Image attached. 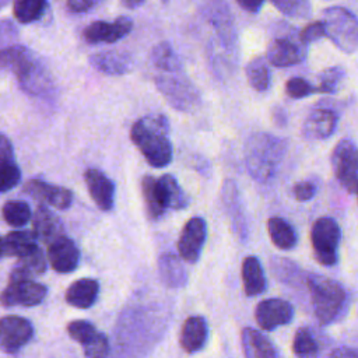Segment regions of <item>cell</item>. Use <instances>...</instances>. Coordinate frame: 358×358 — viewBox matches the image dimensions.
<instances>
[{
	"label": "cell",
	"mask_w": 358,
	"mask_h": 358,
	"mask_svg": "<svg viewBox=\"0 0 358 358\" xmlns=\"http://www.w3.org/2000/svg\"><path fill=\"white\" fill-rule=\"evenodd\" d=\"M284 15L305 20L312 14V7L309 0H270Z\"/></svg>",
	"instance_id": "obj_40"
},
{
	"label": "cell",
	"mask_w": 358,
	"mask_h": 358,
	"mask_svg": "<svg viewBox=\"0 0 358 358\" xmlns=\"http://www.w3.org/2000/svg\"><path fill=\"white\" fill-rule=\"evenodd\" d=\"M0 67L14 73L20 87L31 95H43L52 87L50 74L42 60L22 45L0 49Z\"/></svg>",
	"instance_id": "obj_3"
},
{
	"label": "cell",
	"mask_w": 358,
	"mask_h": 358,
	"mask_svg": "<svg viewBox=\"0 0 358 358\" xmlns=\"http://www.w3.org/2000/svg\"><path fill=\"white\" fill-rule=\"evenodd\" d=\"M330 358H358V352L350 347H340L331 352Z\"/></svg>",
	"instance_id": "obj_49"
},
{
	"label": "cell",
	"mask_w": 358,
	"mask_h": 358,
	"mask_svg": "<svg viewBox=\"0 0 358 358\" xmlns=\"http://www.w3.org/2000/svg\"><path fill=\"white\" fill-rule=\"evenodd\" d=\"M46 294V287L36 281H8V285L0 292V305L4 308L36 306L45 299Z\"/></svg>",
	"instance_id": "obj_12"
},
{
	"label": "cell",
	"mask_w": 358,
	"mask_h": 358,
	"mask_svg": "<svg viewBox=\"0 0 358 358\" xmlns=\"http://www.w3.org/2000/svg\"><path fill=\"white\" fill-rule=\"evenodd\" d=\"M352 193L357 196V199H358V182H357V185L354 186V189H352Z\"/></svg>",
	"instance_id": "obj_54"
},
{
	"label": "cell",
	"mask_w": 358,
	"mask_h": 358,
	"mask_svg": "<svg viewBox=\"0 0 358 358\" xmlns=\"http://www.w3.org/2000/svg\"><path fill=\"white\" fill-rule=\"evenodd\" d=\"M34 337L32 323L21 316H4L0 319V350L15 354Z\"/></svg>",
	"instance_id": "obj_11"
},
{
	"label": "cell",
	"mask_w": 358,
	"mask_h": 358,
	"mask_svg": "<svg viewBox=\"0 0 358 358\" xmlns=\"http://www.w3.org/2000/svg\"><path fill=\"white\" fill-rule=\"evenodd\" d=\"M161 1H164V3H166V1H168V0H161Z\"/></svg>",
	"instance_id": "obj_56"
},
{
	"label": "cell",
	"mask_w": 358,
	"mask_h": 358,
	"mask_svg": "<svg viewBox=\"0 0 358 358\" xmlns=\"http://www.w3.org/2000/svg\"><path fill=\"white\" fill-rule=\"evenodd\" d=\"M292 350L298 358H317L319 355V344L306 327H301L295 331Z\"/></svg>",
	"instance_id": "obj_38"
},
{
	"label": "cell",
	"mask_w": 358,
	"mask_h": 358,
	"mask_svg": "<svg viewBox=\"0 0 358 358\" xmlns=\"http://www.w3.org/2000/svg\"><path fill=\"white\" fill-rule=\"evenodd\" d=\"M255 317L263 330L271 331L292 320L294 306L288 301L280 298L264 299L256 306Z\"/></svg>",
	"instance_id": "obj_15"
},
{
	"label": "cell",
	"mask_w": 358,
	"mask_h": 358,
	"mask_svg": "<svg viewBox=\"0 0 358 358\" xmlns=\"http://www.w3.org/2000/svg\"><path fill=\"white\" fill-rule=\"evenodd\" d=\"M317 192V185L316 182L310 180V179H305V180H299L292 187V193H294V197L298 200V201H308L310 199L315 197Z\"/></svg>",
	"instance_id": "obj_43"
},
{
	"label": "cell",
	"mask_w": 358,
	"mask_h": 358,
	"mask_svg": "<svg viewBox=\"0 0 358 358\" xmlns=\"http://www.w3.org/2000/svg\"><path fill=\"white\" fill-rule=\"evenodd\" d=\"M0 159L14 161V148L8 137L0 133Z\"/></svg>",
	"instance_id": "obj_46"
},
{
	"label": "cell",
	"mask_w": 358,
	"mask_h": 358,
	"mask_svg": "<svg viewBox=\"0 0 358 358\" xmlns=\"http://www.w3.org/2000/svg\"><path fill=\"white\" fill-rule=\"evenodd\" d=\"M48 8V0H14L13 13L18 22L31 24L42 18Z\"/></svg>",
	"instance_id": "obj_35"
},
{
	"label": "cell",
	"mask_w": 358,
	"mask_h": 358,
	"mask_svg": "<svg viewBox=\"0 0 358 358\" xmlns=\"http://www.w3.org/2000/svg\"><path fill=\"white\" fill-rule=\"evenodd\" d=\"M241 340L245 358H277L274 345L260 331L252 327H245Z\"/></svg>",
	"instance_id": "obj_29"
},
{
	"label": "cell",
	"mask_w": 358,
	"mask_h": 358,
	"mask_svg": "<svg viewBox=\"0 0 358 358\" xmlns=\"http://www.w3.org/2000/svg\"><path fill=\"white\" fill-rule=\"evenodd\" d=\"M194 166H196V169L199 171V172H201V173H206L207 171H208V161H206L203 157H196L194 158Z\"/></svg>",
	"instance_id": "obj_51"
},
{
	"label": "cell",
	"mask_w": 358,
	"mask_h": 358,
	"mask_svg": "<svg viewBox=\"0 0 358 358\" xmlns=\"http://www.w3.org/2000/svg\"><path fill=\"white\" fill-rule=\"evenodd\" d=\"M299 36H301V39H302L306 45H309L310 42H315V41H317V39L326 36V35H324V27H323L322 20H319V21H312V22H309L308 25H305L303 29L299 32Z\"/></svg>",
	"instance_id": "obj_44"
},
{
	"label": "cell",
	"mask_w": 358,
	"mask_h": 358,
	"mask_svg": "<svg viewBox=\"0 0 358 358\" xmlns=\"http://www.w3.org/2000/svg\"><path fill=\"white\" fill-rule=\"evenodd\" d=\"M8 1H10V0H0V8H3Z\"/></svg>",
	"instance_id": "obj_55"
},
{
	"label": "cell",
	"mask_w": 358,
	"mask_h": 358,
	"mask_svg": "<svg viewBox=\"0 0 358 358\" xmlns=\"http://www.w3.org/2000/svg\"><path fill=\"white\" fill-rule=\"evenodd\" d=\"M158 273L161 281L169 288H182L187 282V271L183 266V260L171 252L159 256Z\"/></svg>",
	"instance_id": "obj_28"
},
{
	"label": "cell",
	"mask_w": 358,
	"mask_h": 358,
	"mask_svg": "<svg viewBox=\"0 0 358 358\" xmlns=\"http://www.w3.org/2000/svg\"><path fill=\"white\" fill-rule=\"evenodd\" d=\"M208 327L201 316H190L185 320L182 330H180V345L182 348L189 352H197L200 351L206 341H207Z\"/></svg>",
	"instance_id": "obj_26"
},
{
	"label": "cell",
	"mask_w": 358,
	"mask_h": 358,
	"mask_svg": "<svg viewBox=\"0 0 358 358\" xmlns=\"http://www.w3.org/2000/svg\"><path fill=\"white\" fill-rule=\"evenodd\" d=\"M24 192L39 204H48L57 210H66L73 203V193L63 186L50 185L41 179H31L24 185Z\"/></svg>",
	"instance_id": "obj_16"
},
{
	"label": "cell",
	"mask_w": 358,
	"mask_h": 358,
	"mask_svg": "<svg viewBox=\"0 0 358 358\" xmlns=\"http://www.w3.org/2000/svg\"><path fill=\"white\" fill-rule=\"evenodd\" d=\"M288 141L266 131L249 136L245 143V164L249 175L259 183L270 182L287 154Z\"/></svg>",
	"instance_id": "obj_2"
},
{
	"label": "cell",
	"mask_w": 358,
	"mask_h": 358,
	"mask_svg": "<svg viewBox=\"0 0 358 358\" xmlns=\"http://www.w3.org/2000/svg\"><path fill=\"white\" fill-rule=\"evenodd\" d=\"M46 259L53 270L66 274L77 268L80 263V250L70 238L63 235L48 245Z\"/></svg>",
	"instance_id": "obj_18"
},
{
	"label": "cell",
	"mask_w": 358,
	"mask_h": 358,
	"mask_svg": "<svg viewBox=\"0 0 358 358\" xmlns=\"http://www.w3.org/2000/svg\"><path fill=\"white\" fill-rule=\"evenodd\" d=\"M271 116H273V122L277 126H285L287 124V112L282 108L274 106Z\"/></svg>",
	"instance_id": "obj_50"
},
{
	"label": "cell",
	"mask_w": 358,
	"mask_h": 358,
	"mask_svg": "<svg viewBox=\"0 0 358 358\" xmlns=\"http://www.w3.org/2000/svg\"><path fill=\"white\" fill-rule=\"evenodd\" d=\"M285 92L292 99H302L315 94L316 87L302 77H292L285 83Z\"/></svg>",
	"instance_id": "obj_42"
},
{
	"label": "cell",
	"mask_w": 358,
	"mask_h": 358,
	"mask_svg": "<svg viewBox=\"0 0 358 358\" xmlns=\"http://www.w3.org/2000/svg\"><path fill=\"white\" fill-rule=\"evenodd\" d=\"M236 3L248 13L256 14L262 10L264 0H236Z\"/></svg>",
	"instance_id": "obj_48"
},
{
	"label": "cell",
	"mask_w": 358,
	"mask_h": 358,
	"mask_svg": "<svg viewBox=\"0 0 358 358\" xmlns=\"http://www.w3.org/2000/svg\"><path fill=\"white\" fill-rule=\"evenodd\" d=\"M207 238V224L201 217H192L182 228L178 239V252L180 259L187 263H196L201 255Z\"/></svg>",
	"instance_id": "obj_13"
},
{
	"label": "cell",
	"mask_w": 358,
	"mask_h": 358,
	"mask_svg": "<svg viewBox=\"0 0 358 358\" xmlns=\"http://www.w3.org/2000/svg\"><path fill=\"white\" fill-rule=\"evenodd\" d=\"M133 57L123 50H103L90 56V64L106 76H123L133 67Z\"/></svg>",
	"instance_id": "obj_22"
},
{
	"label": "cell",
	"mask_w": 358,
	"mask_h": 358,
	"mask_svg": "<svg viewBox=\"0 0 358 358\" xmlns=\"http://www.w3.org/2000/svg\"><path fill=\"white\" fill-rule=\"evenodd\" d=\"M308 48L299 32H289L271 39L266 48V60L274 67H291L302 63L308 56Z\"/></svg>",
	"instance_id": "obj_8"
},
{
	"label": "cell",
	"mask_w": 358,
	"mask_h": 358,
	"mask_svg": "<svg viewBox=\"0 0 358 358\" xmlns=\"http://www.w3.org/2000/svg\"><path fill=\"white\" fill-rule=\"evenodd\" d=\"M4 256V243H3V238H0V259Z\"/></svg>",
	"instance_id": "obj_53"
},
{
	"label": "cell",
	"mask_w": 358,
	"mask_h": 358,
	"mask_svg": "<svg viewBox=\"0 0 358 358\" xmlns=\"http://www.w3.org/2000/svg\"><path fill=\"white\" fill-rule=\"evenodd\" d=\"M70 337L83 345V352L87 358H106L109 354L108 337L98 331L88 320H73L67 324Z\"/></svg>",
	"instance_id": "obj_10"
},
{
	"label": "cell",
	"mask_w": 358,
	"mask_h": 358,
	"mask_svg": "<svg viewBox=\"0 0 358 358\" xmlns=\"http://www.w3.org/2000/svg\"><path fill=\"white\" fill-rule=\"evenodd\" d=\"M101 0H67V8L71 13H87L94 8Z\"/></svg>",
	"instance_id": "obj_45"
},
{
	"label": "cell",
	"mask_w": 358,
	"mask_h": 358,
	"mask_svg": "<svg viewBox=\"0 0 358 358\" xmlns=\"http://www.w3.org/2000/svg\"><path fill=\"white\" fill-rule=\"evenodd\" d=\"M6 256H24L32 252L36 246V238L32 231H11L3 239Z\"/></svg>",
	"instance_id": "obj_33"
},
{
	"label": "cell",
	"mask_w": 358,
	"mask_h": 358,
	"mask_svg": "<svg viewBox=\"0 0 358 358\" xmlns=\"http://www.w3.org/2000/svg\"><path fill=\"white\" fill-rule=\"evenodd\" d=\"M133 28V21L129 17L120 15L113 22L94 21L87 25L83 31V38L90 45L96 43H115L119 39L130 34Z\"/></svg>",
	"instance_id": "obj_14"
},
{
	"label": "cell",
	"mask_w": 358,
	"mask_h": 358,
	"mask_svg": "<svg viewBox=\"0 0 358 358\" xmlns=\"http://www.w3.org/2000/svg\"><path fill=\"white\" fill-rule=\"evenodd\" d=\"M130 138L152 168L159 169L171 164L173 148L165 115L152 113L136 120L130 129Z\"/></svg>",
	"instance_id": "obj_1"
},
{
	"label": "cell",
	"mask_w": 358,
	"mask_h": 358,
	"mask_svg": "<svg viewBox=\"0 0 358 358\" xmlns=\"http://www.w3.org/2000/svg\"><path fill=\"white\" fill-rule=\"evenodd\" d=\"M32 234L36 241L49 245L64 235V228L60 218L53 211H50L45 204H39L32 215Z\"/></svg>",
	"instance_id": "obj_21"
},
{
	"label": "cell",
	"mask_w": 358,
	"mask_h": 358,
	"mask_svg": "<svg viewBox=\"0 0 358 358\" xmlns=\"http://www.w3.org/2000/svg\"><path fill=\"white\" fill-rule=\"evenodd\" d=\"M99 294V282L94 278H80L66 291V302L78 309L91 308Z\"/></svg>",
	"instance_id": "obj_27"
},
{
	"label": "cell",
	"mask_w": 358,
	"mask_h": 358,
	"mask_svg": "<svg viewBox=\"0 0 358 358\" xmlns=\"http://www.w3.org/2000/svg\"><path fill=\"white\" fill-rule=\"evenodd\" d=\"M1 213L4 221L15 228L24 227L32 218L31 207L28 206V203L21 200H10L4 203Z\"/></svg>",
	"instance_id": "obj_37"
},
{
	"label": "cell",
	"mask_w": 358,
	"mask_h": 358,
	"mask_svg": "<svg viewBox=\"0 0 358 358\" xmlns=\"http://www.w3.org/2000/svg\"><path fill=\"white\" fill-rule=\"evenodd\" d=\"M267 231L271 242L282 250L292 249L296 245L298 236L294 227L281 217H271L267 221Z\"/></svg>",
	"instance_id": "obj_31"
},
{
	"label": "cell",
	"mask_w": 358,
	"mask_h": 358,
	"mask_svg": "<svg viewBox=\"0 0 358 358\" xmlns=\"http://www.w3.org/2000/svg\"><path fill=\"white\" fill-rule=\"evenodd\" d=\"M154 84L165 101L179 112L193 113L201 105L197 87L183 73H161L155 76Z\"/></svg>",
	"instance_id": "obj_6"
},
{
	"label": "cell",
	"mask_w": 358,
	"mask_h": 358,
	"mask_svg": "<svg viewBox=\"0 0 358 358\" xmlns=\"http://www.w3.org/2000/svg\"><path fill=\"white\" fill-rule=\"evenodd\" d=\"M242 281L248 296H255L266 291L267 281L260 260L256 256H248L242 262Z\"/></svg>",
	"instance_id": "obj_30"
},
{
	"label": "cell",
	"mask_w": 358,
	"mask_h": 358,
	"mask_svg": "<svg viewBox=\"0 0 358 358\" xmlns=\"http://www.w3.org/2000/svg\"><path fill=\"white\" fill-rule=\"evenodd\" d=\"M141 192H143V199L145 203L148 217L151 220H159L166 211L159 201V196L157 192V178L151 175H145L141 179Z\"/></svg>",
	"instance_id": "obj_36"
},
{
	"label": "cell",
	"mask_w": 358,
	"mask_h": 358,
	"mask_svg": "<svg viewBox=\"0 0 358 358\" xmlns=\"http://www.w3.org/2000/svg\"><path fill=\"white\" fill-rule=\"evenodd\" d=\"M84 180L88 193L98 208L109 211L115 204V185L113 182L99 169L88 168L84 172Z\"/></svg>",
	"instance_id": "obj_19"
},
{
	"label": "cell",
	"mask_w": 358,
	"mask_h": 358,
	"mask_svg": "<svg viewBox=\"0 0 358 358\" xmlns=\"http://www.w3.org/2000/svg\"><path fill=\"white\" fill-rule=\"evenodd\" d=\"M208 20L214 25L221 42L227 50H232L236 45V32L231 18V13L222 0H213L208 4Z\"/></svg>",
	"instance_id": "obj_23"
},
{
	"label": "cell",
	"mask_w": 358,
	"mask_h": 358,
	"mask_svg": "<svg viewBox=\"0 0 358 358\" xmlns=\"http://www.w3.org/2000/svg\"><path fill=\"white\" fill-rule=\"evenodd\" d=\"M221 197L222 203L228 211V215L231 217L232 228L234 232L245 241L248 236V224H246V217L242 208L241 203V196L236 183L232 179H225L221 186Z\"/></svg>",
	"instance_id": "obj_20"
},
{
	"label": "cell",
	"mask_w": 358,
	"mask_h": 358,
	"mask_svg": "<svg viewBox=\"0 0 358 358\" xmlns=\"http://www.w3.org/2000/svg\"><path fill=\"white\" fill-rule=\"evenodd\" d=\"M331 169L336 179L352 193L358 182V145L351 138L340 140L331 152Z\"/></svg>",
	"instance_id": "obj_9"
},
{
	"label": "cell",
	"mask_w": 358,
	"mask_h": 358,
	"mask_svg": "<svg viewBox=\"0 0 358 358\" xmlns=\"http://www.w3.org/2000/svg\"><path fill=\"white\" fill-rule=\"evenodd\" d=\"M324 35L337 49L347 55L358 52V18L341 6L327 7L322 11Z\"/></svg>",
	"instance_id": "obj_5"
},
{
	"label": "cell",
	"mask_w": 358,
	"mask_h": 358,
	"mask_svg": "<svg viewBox=\"0 0 358 358\" xmlns=\"http://www.w3.org/2000/svg\"><path fill=\"white\" fill-rule=\"evenodd\" d=\"M306 285L316 319L322 324L334 322L347 302V292L343 285L320 274H309Z\"/></svg>",
	"instance_id": "obj_4"
},
{
	"label": "cell",
	"mask_w": 358,
	"mask_h": 358,
	"mask_svg": "<svg viewBox=\"0 0 358 358\" xmlns=\"http://www.w3.org/2000/svg\"><path fill=\"white\" fill-rule=\"evenodd\" d=\"M21 180V171L15 161L0 159V193L15 187Z\"/></svg>",
	"instance_id": "obj_41"
},
{
	"label": "cell",
	"mask_w": 358,
	"mask_h": 358,
	"mask_svg": "<svg viewBox=\"0 0 358 358\" xmlns=\"http://www.w3.org/2000/svg\"><path fill=\"white\" fill-rule=\"evenodd\" d=\"M344 77H345V70L341 66H330L322 70L317 76L316 92L329 94V95L336 94Z\"/></svg>",
	"instance_id": "obj_39"
},
{
	"label": "cell",
	"mask_w": 358,
	"mask_h": 358,
	"mask_svg": "<svg viewBox=\"0 0 358 358\" xmlns=\"http://www.w3.org/2000/svg\"><path fill=\"white\" fill-rule=\"evenodd\" d=\"M17 35L15 27L10 21H0V43L13 39Z\"/></svg>",
	"instance_id": "obj_47"
},
{
	"label": "cell",
	"mask_w": 358,
	"mask_h": 358,
	"mask_svg": "<svg viewBox=\"0 0 358 358\" xmlns=\"http://www.w3.org/2000/svg\"><path fill=\"white\" fill-rule=\"evenodd\" d=\"M48 267V259L42 249L35 248L32 252L20 256L10 271V281H34V278L41 277Z\"/></svg>",
	"instance_id": "obj_24"
},
{
	"label": "cell",
	"mask_w": 358,
	"mask_h": 358,
	"mask_svg": "<svg viewBox=\"0 0 358 358\" xmlns=\"http://www.w3.org/2000/svg\"><path fill=\"white\" fill-rule=\"evenodd\" d=\"M245 74L250 87L259 92H264L270 88L271 76L264 56H255L249 60L245 69Z\"/></svg>",
	"instance_id": "obj_34"
},
{
	"label": "cell",
	"mask_w": 358,
	"mask_h": 358,
	"mask_svg": "<svg viewBox=\"0 0 358 358\" xmlns=\"http://www.w3.org/2000/svg\"><path fill=\"white\" fill-rule=\"evenodd\" d=\"M152 64L164 73H182V60L166 41L158 42L151 50Z\"/></svg>",
	"instance_id": "obj_32"
},
{
	"label": "cell",
	"mask_w": 358,
	"mask_h": 358,
	"mask_svg": "<svg viewBox=\"0 0 358 358\" xmlns=\"http://www.w3.org/2000/svg\"><path fill=\"white\" fill-rule=\"evenodd\" d=\"M157 192L165 211L183 210L189 206V196L180 187L176 178L169 173H165L157 179Z\"/></svg>",
	"instance_id": "obj_25"
},
{
	"label": "cell",
	"mask_w": 358,
	"mask_h": 358,
	"mask_svg": "<svg viewBox=\"0 0 358 358\" xmlns=\"http://www.w3.org/2000/svg\"><path fill=\"white\" fill-rule=\"evenodd\" d=\"M120 3H122L126 8L134 10V8H138L140 6H143V4L145 3V0H120Z\"/></svg>",
	"instance_id": "obj_52"
},
{
	"label": "cell",
	"mask_w": 358,
	"mask_h": 358,
	"mask_svg": "<svg viewBox=\"0 0 358 358\" xmlns=\"http://www.w3.org/2000/svg\"><path fill=\"white\" fill-rule=\"evenodd\" d=\"M341 229L331 217L317 218L310 229V242L316 259L324 266H333L338 260Z\"/></svg>",
	"instance_id": "obj_7"
},
{
	"label": "cell",
	"mask_w": 358,
	"mask_h": 358,
	"mask_svg": "<svg viewBox=\"0 0 358 358\" xmlns=\"http://www.w3.org/2000/svg\"><path fill=\"white\" fill-rule=\"evenodd\" d=\"M338 115L326 106L313 109L302 123V136L306 140H326L336 131Z\"/></svg>",
	"instance_id": "obj_17"
}]
</instances>
